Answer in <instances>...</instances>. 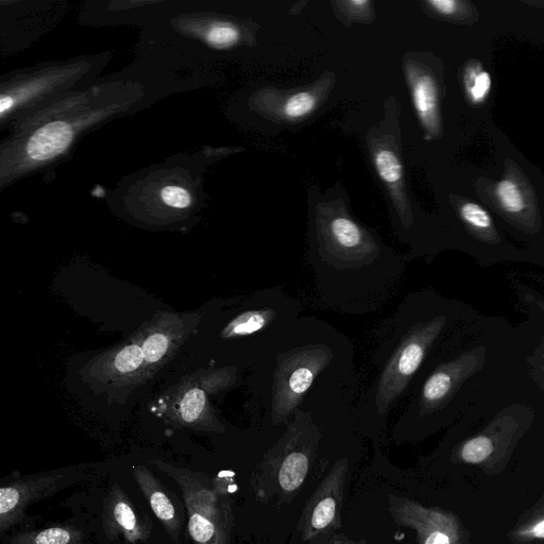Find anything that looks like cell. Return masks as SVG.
I'll use <instances>...</instances> for the list:
<instances>
[{
    "instance_id": "5",
    "label": "cell",
    "mask_w": 544,
    "mask_h": 544,
    "mask_svg": "<svg viewBox=\"0 0 544 544\" xmlns=\"http://www.w3.org/2000/svg\"><path fill=\"white\" fill-rule=\"evenodd\" d=\"M158 467L179 485L187 514L189 533L196 544H225L226 524L218 493L204 484L200 475L164 463Z\"/></svg>"
},
{
    "instance_id": "4",
    "label": "cell",
    "mask_w": 544,
    "mask_h": 544,
    "mask_svg": "<svg viewBox=\"0 0 544 544\" xmlns=\"http://www.w3.org/2000/svg\"><path fill=\"white\" fill-rule=\"evenodd\" d=\"M472 321L444 340L422 366L396 425L399 434L417 433L454 419L472 399L488 364L489 347L476 338Z\"/></svg>"
},
{
    "instance_id": "27",
    "label": "cell",
    "mask_w": 544,
    "mask_h": 544,
    "mask_svg": "<svg viewBox=\"0 0 544 544\" xmlns=\"http://www.w3.org/2000/svg\"><path fill=\"white\" fill-rule=\"evenodd\" d=\"M336 503L333 499L322 500L317 507L312 518V524L315 529H323L328 526L335 517Z\"/></svg>"
},
{
    "instance_id": "21",
    "label": "cell",
    "mask_w": 544,
    "mask_h": 544,
    "mask_svg": "<svg viewBox=\"0 0 544 544\" xmlns=\"http://www.w3.org/2000/svg\"><path fill=\"white\" fill-rule=\"evenodd\" d=\"M204 406H206L204 391L198 388L190 390L181 402V416L183 420L186 422L196 421L201 416Z\"/></svg>"
},
{
    "instance_id": "28",
    "label": "cell",
    "mask_w": 544,
    "mask_h": 544,
    "mask_svg": "<svg viewBox=\"0 0 544 544\" xmlns=\"http://www.w3.org/2000/svg\"><path fill=\"white\" fill-rule=\"evenodd\" d=\"M427 4L435 12L444 16L454 15L459 7V3L455 2V0H430Z\"/></svg>"
},
{
    "instance_id": "18",
    "label": "cell",
    "mask_w": 544,
    "mask_h": 544,
    "mask_svg": "<svg viewBox=\"0 0 544 544\" xmlns=\"http://www.w3.org/2000/svg\"><path fill=\"white\" fill-rule=\"evenodd\" d=\"M316 106L317 100L311 93L301 92L286 101L283 113L288 119H299L311 114Z\"/></svg>"
},
{
    "instance_id": "10",
    "label": "cell",
    "mask_w": 544,
    "mask_h": 544,
    "mask_svg": "<svg viewBox=\"0 0 544 544\" xmlns=\"http://www.w3.org/2000/svg\"><path fill=\"white\" fill-rule=\"evenodd\" d=\"M407 79L411 85L416 113L425 130L436 134L439 130L438 90L434 78L429 74L416 73L407 68Z\"/></svg>"
},
{
    "instance_id": "15",
    "label": "cell",
    "mask_w": 544,
    "mask_h": 544,
    "mask_svg": "<svg viewBox=\"0 0 544 544\" xmlns=\"http://www.w3.org/2000/svg\"><path fill=\"white\" fill-rule=\"evenodd\" d=\"M374 166L380 178L388 185L394 186L403 178V165L393 150L380 149L374 155Z\"/></svg>"
},
{
    "instance_id": "23",
    "label": "cell",
    "mask_w": 544,
    "mask_h": 544,
    "mask_svg": "<svg viewBox=\"0 0 544 544\" xmlns=\"http://www.w3.org/2000/svg\"><path fill=\"white\" fill-rule=\"evenodd\" d=\"M145 354L139 346L126 347L116 356L115 366L121 372H131L138 369L144 362Z\"/></svg>"
},
{
    "instance_id": "8",
    "label": "cell",
    "mask_w": 544,
    "mask_h": 544,
    "mask_svg": "<svg viewBox=\"0 0 544 544\" xmlns=\"http://www.w3.org/2000/svg\"><path fill=\"white\" fill-rule=\"evenodd\" d=\"M105 530L110 538L123 537L129 543L146 541L150 526L135 512L121 487L114 485L105 503Z\"/></svg>"
},
{
    "instance_id": "1",
    "label": "cell",
    "mask_w": 544,
    "mask_h": 544,
    "mask_svg": "<svg viewBox=\"0 0 544 544\" xmlns=\"http://www.w3.org/2000/svg\"><path fill=\"white\" fill-rule=\"evenodd\" d=\"M249 408L265 428H286L297 411L319 431L356 424L360 374L352 340L316 316H300L251 365Z\"/></svg>"
},
{
    "instance_id": "20",
    "label": "cell",
    "mask_w": 544,
    "mask_h": 544,
    "mask_svg": "<svg viewBox=\"0 0 544 544\" xmlns=\"http://www.w3.org/2000/svg\"><path fill=\"white\" fill-rule=\"evenodd\" d=\"M512 539L521 544L544 540V510L530 521L519 526L513 532Z\"/></svg>"
},
{
    "instance_id": "26",
    "label": "cell",
    "mask_w": 544,
    "mask_h": 544,
    "mask_svg": "<svg viewBox=\"0 0 544 544\" xmlns=\"http://www.w3.org/2000/svg\"><path fill=\"white\" fill-rule=\"evenodd\" d=\"M162 199L167 206L177 209H185L192 202L190 193L179 186H166L162 191Z\"/></svg>"
},
{
    "instance_id": "11",
    "label": "cell",
    "mask_w": 544,
    "mask_h": 544,
    "mask_svg": "<svg viewBox=\"0 0 544 544\" xmlns=\"http://www.w3.org/2000/svg\"><path fill=\"white\" fill-rule=\"evenodd\" d=\"M73 140V131L63 122L48 123L31 136L27 155L34 161H46L60 155Z\"/></svg>"
},
{
    "instance_id": "3",
    "label": "cell",
    "mask_w": 544,
    "mask_h": 544,
    "mask_svg": "<svg viewBox=\"0 0 544 544\" xmlns=\"http://www.w3.org/2000/svg\"><path fill=\"white\" fill-rule=\"evenodd\" d=\"M308 261L320 304L346 315L381 310L399 291L410 263L343 214L317 218Z\"/></svg>"
},
{
    "instance_id": "24",
    "label": "cell",
    "mask_w": 544,
    "mask_h": 544,
    "mask_svg": "<svg viewBox=\"0 0 544 544\" xmlns=\"http://www.w3.org/2000/svg\"><path fill=\"white\" fill-rule=\"evenodd\" d=\"M526 363L527 367H529L530 376L536 385L544 391V338L533 353L527 357Z\"/></svg>"
},
{
    "instance_id": "12",
    "label": "cell",
    "mask_w": 544,
    "mask_h": 544,
    "mask_svg": "<svg viewBox=\"0 0 544 544\" xmlns=\"http://www.w3.org/2000/svg\"><path fill=\"white\" fill-rule=\"evenodd\" d=\"M9 544H83V534L72 526H54L15 535Z\"/></svg>"
},
{
    "instance_id": "19",
    "label": "cell",
    "mask_w": 544,
    "mask_h": 544,
    "mask_svg": "<svg viewBox=\"0 0 544 544\" xmlns=\"http://www.w3.org/2000/svg\"><path fill=\"white\" fill-rule=\"evenodd\" d=\"M206 39L216 48H229L240 40V31L231 24L218 23L209 29Z\"/></svg>"
},
{
    "instance_id": "14",
    "label": "cell",
    "mask_w": 544,
    "mask_h": 544,
    "mask_svg": "<svg viewBox=\"0 0 544 544\" xmlns=\"http://www.w3.org/2000/svg\"><path fill=\"white\" fill-rule=\"evenodd\" d=\"M492 87L491 76L479 66H470L465 73V88L473 105H480L487 99Z\"/></svg>"
},
{
    "instance_id": "29",
    "label": "cell",
    "mask_w": 544,
    "mask_h": 544,
    "mask_svg": "<svg viewBox=\"0 0 544 544\" xmlns=\"http://www.w3.org/2000/svg\"><path fill=\"white\" fill-rule=\"evenodd\" d=\"M11 106L12 99L10 97L3 96L2 99H0V112L5 113Z\"/></svg>"
},
{
    "instance_id": "9",
    "label": "cell",
    "mask_w": 544,
    "mask_h": 544,
    "mask_svg": "<svg viewBox=\"0 0 544 544\" xmlns=\"http://www.w3.org/2000/svg\"><path fill=\"white\" fill-rule=\"evenodd\" d=\"M133 476L146 497L153 514L164 525L165 530L175 541L179 540L181 523L176 507L167 495L162 484L146 467H134Z\"/></svg>"
},
{
    "instance_id": "6",
    "label": "cell",
    "mask_w": 544,
    "mask_h": 544,
    "mask_svg": "<svg viewBox=\"0 0 544 544\" xmlns=\"http://www.w3.org/2000/svg\"><path fill=\"white\" fill-rule=\"evenodd\" d=\"M530 411L514 404L504 407L480 433L464 440L457 448L459 461L472 466H489L516 445L525 430Z\"/></svg>"
},
{
    "instance_id": "17",
    "label": "cell",
    "mask_w": 544,
    "mask_h": 544,
    "mask_svg": "<svg viewBox=\"0 0 544 544\" xmlns=\"http://www.w3.org/2000/svg\"><path fill=\"white\" fill-rule=\"evenodd\" d=\"M462 220L471 230L479 233L491 232L493 220L490 214L478 203L466 202L459 210Z\"/></svg>"
},
{
    "instance_id": "22",
    "label": "cell",
    "mask_w": 544,
    "mask_h": 544,
    "mask_svg": "<svg viewBox=\"0 0 544 544\" xmlns=\"http://www.w3.org/2000/svg\"><path fill=\"white\" fill-rule=\"evenodd\" d=\"M519 296L527 311L544 320V291L540 286L520 285Z\"/></svg>"
},
{
    "instance_id": "13",
    "label": "cell",
    "mask_w": 544,
    "mask_h": 544,
    "mask_svg": "<svg viewBox=\"0 0 544 544\" xmlns=\"http://www.w3.org/2000/svg\"><path fill=\"white\" fill-rule=\"evenodd\" d=\"M309 470V458L300 451L289 454L281 467L279 480L286 491H294L303 483Z\"/></svg>"
},
{
    "instance_id": "16",
    "label": "cell",
    "mask_w": 544,
    "mask_h": 544,
    "mask_svg": "<svg viewBox=\"0 0 544 544\" xmlns=\"http://www.w3.org/2000/svg\"><path fill=\"white\" fill-rule=\"evenodd\" d=\"M496 195L501 208L508 214L518 215L526 209L524 195L514 180L500 181L496 187Z\"/></svg>"
},
{
    "instance_id": "7",
    "label": "cell",
    "mask_w": 544,
    "mask_h": 544,
    "mask_svg": "<svg viewBox=\"0 0 544 544\" xmlns=\"http://www.w3.org/2000/svg\"><path fill=\"white\" fill-rule=\"evenodd\" d=\"M70 480L76 481V474L47 472L29 475L4 486L0 490V531L5 532L20 522L32 503L55 495L68 486Z\"/></svg>"
},
{
    "instance_id": "25",
    "label": "cell",
    "mask_w": 544,
    "mask_h": 544,
    "mask_svg": "<svg viewBox=\"0 0 544 544\" xmlns=\"http://www.w3.org/2000/svg\"><path fill=\"white\" fill-rule=\"evenodd\" d=\"M168 348V339L163 334L151 335L145 340L143 352L148 363L160 361Z\"/></svg>"
},
{
    "instance_id": "2",
    "label": "cell",
    "mask_w": 544,
    "mask_h": 544,
    "mask_svg": "<svg viewBox=\"0 0 544 544\" xmlns=\"http://www.w3.org/2000/svg\"><path fill=\"white\" fill-rule=\"evenodd\" d=\"M470 321L462 302L434 289L408 293L372 331L369 359L355 402L356 425L369 432L384 429L389 416L410 396L431 353Z\"/></svg>"
}]
</instances>
